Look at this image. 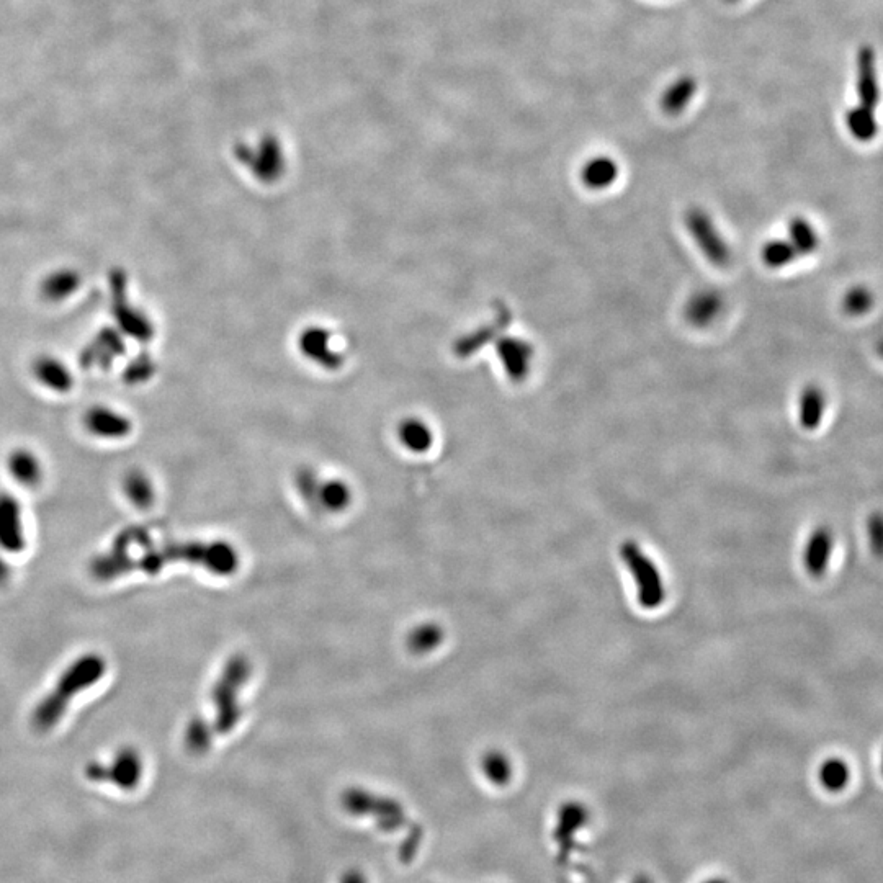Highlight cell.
<instances>
[{"label": "cell", "mask_w": 883, "mask_h": 883, "mask_svg": "<svg viewBox=\"0 0 883 883\" xmlns=\"http://www.w3.org/2000/svg\"><path fill=\"white\" fill-rule=\"evenodd\" d=\"M762 262L769 267V269H782V267H787V265L792 264L795 259L798 257V252L795 251V247L792 246L790 241H785V239H774V241H769V243L764 244L761 251Z\"/></svg>", "instance_id": "ffe728a7"}, {"label": "cell", "mask_w": 883, "mask_h": 883, "mask_svg": "<svg viewBox=\"0 0 883 883\" xmlns=\"http://www.w3.org/2000/svg\"><path fill=\"white\" fill-rule=\"evenodd\" d=\"M619 179V164L609 156H597L584 164L581 180L591 190H606Z\"/></svg>", "instance_id": "7c38bea8"}, {"label": "cell", "mask_w": 883, "mask_h": 883, "mask_svg": "<svg viewBox=\"0 0 883 883\" xmlns=\"http://www.w3.org/2000/svg\"><path fill=\"white\" fill-rule=\"evenodd\" d=\"M725 300L723 296L707 288V290H699L689 298L686 305V318L695 328H707L710 324L715 323L720 314L723 313Z\"/></svg>", "instance_id": "ba28073f"}, {"label": "cell", "mask_w": 883, "mask_h": 883, "mask_svg": "<svg viewBox=\"0 0 883 883\" xmlns=\"http://www.w3.org/2000/svg\"><path fill=\"white\" fill-rule=\"evenodd\" d=\"M834 543V532L828 525H820L810 532L803 547V568L810 578L825 576L833 558Z\"/></svg>", "instance_id": "277c9868"}, {"label": "cell", "mask_w": 883, "mask_h": 883, "mask_svg": "<svg viewBox=\"0 0 883 883\" xmlns=\"http://www.w3.org/2000/svg\"><path fill=\"white\" fill-rule=\"evenodd\" d=\"M403 440L404 444L411 447V449L422 452L431 444V434L422 424H419V426L417 424H408L403 429Z\"/></svg>", "instance_id": "484cf974"}, {"label": "cell", "mask_w": 883, "mask_h": 883, "mask_svg": "<svg viewBox=\"0 0 883 883\" xmlns=\"http://www.w3.org/2000/svg\"><path fill=\"white\" fill-rule=\"evenodd\" d=\"M444 632L437 625H422L411 635V646L414 651L427 653L442 643Z\"/></svg>", "instance_id": "603a6c76"}, {"label": "cell", "mask_w": 883, "mask_h": 883, "mask_svg": "<svg viewBox=\"0 0 883 883\" xmlns=\"http://www.w3.org/2000/svg\"><path fill=\"white\" fill-rule=\"evenodd\" d=\"M342 807L349 815L373 816L378 830L395 833L408 823L401 803L390 797H377L367 790L350 789L342 795Z\"/></svg>", "instance_id": "7a4b0ae2"}, {"label": "cell", "mask_w": 883, "mask_h": 883, "mask_svg": "<svg viewBox=\"0 0 883 883\" xmlns=\"http://www.w3.org/2000/svg\"><path fill=\"white\" fill-rule=\"evenodd\" d=\"M851 772L849 764L843 758H828L818 767V780L821 787L828 792H841L848 787Z\"/></svg>", "instance_id": "e0dca14e"}, {"label": "cell", "mask_w": 883, "mask_h": 883, "mask_svg": "<svg viewBox=\"0 0 883 883\" xmlns=\"http://www.w3.org/2000/svg\"><path fill=\"white\" fill-rule=\"evenodd\" d=\"M81 287V275L74 269H58L41 283V295L46 300L59 301L68 300Z\"/></svg>", "instance_id": "5bb4252c"}, {"label": "cell", "mask_w": 883, "mask_h": 883, "mask_svg": "<svg viewBox=\"0 0 883 883\" xmlns=\"http://www.w3.org/2000/svg\"><path fill=\"white\" fill-rule=\"evenodd\" d=\"M702 883H728L725 879H709Z\"/></svg>", "instance_id": "4dcf8cb0"}, {"label": "cell", "mask_w": 883, "mask_h": 883, "mask_svg": "<svg viewBox=\"0 0 883 883\" xmlns=\"http://www.w3.org/2000/svg\"><path fill=\"white\" fill-rule=\"evenodd\" d=\"M695 92H697V81L694 77H677L676 81L664 90L663 97H661V110L669 117L681 115L687 105L691 104Z\"/></svg>", "instance_id": "9a60e30c"}, {"label": "cell", "mask_w": 883, "mask_h": 883, "mask_svg": "<svg viewBox=\"0 0 883 883\" xmlns=\"http://www.w3.org/2000/svg\"><path fill=\"white\" fill-rule=\"evenodd\" d=\"M139 777H141V766H139L138 758H135V756H126V758L120 759L115 769H113V780L117 782L120 789H135L136 785H138Z\"/></svg>", "instance_id": "7402d4cb"}, {"label": "cell", "mask_w": 883, "mask_h": 883, "mask_svg": "<svg viewBox=\"0 0 883 883\" xmlns=\"http://www.w3.org/2000/svg\"><path fill=\"white\" fill-rule=\"evenodd\" d=\"M12 471L23 480H32L38 475V465L35 457L28 452H17L12 457Z\"/></svg>", "instance_id": "4316f807"}, {"label": "cell", "mask_w": 883, "mask_h": 883, "mask_svg": "<svg viewBox=\"0 0 883 883\" xmlns=\"http://www.w3.org/2000/svg\"><path fill=\"white\" fill-rule=\"evenodd\" d=\"M422 836H424V831H422L421 826H411L408 831V836H406V839H404L401 846H399V861L406 864V866H408L409 862L413 861L414 857H416L417 851L421 848Z\"/></svg>", "instance_id": "d4e9b609"}, {"label": "cell", "mask_w": 883, "mask_h": 883, "mask_svg": "<svg viewBox=\"0 0 883 883\" xmlns=\"http://www.w3.org/2000/svg\"><path fill=\"white\" fill-rule=\"evenodd\" d=\"M844 122H846L852 138L861 141V143H869L879 135V123L875 120L874 110L862 107V105L849 108Z\"/></svg>", "instance_id": "2e32d148"}, {"label": "cell", "mask_w": 883, "mask_h": 883, "mask_svg": "<svg viewBox=\"0 0 883 883\" xmlns=\"http://www.w3.org/2000/svg\"><path fill=\"white\" fill-rule=\"evenodd\" d=\"M86 426L90 432L104 439H118L130 431L128 417L107 406H95L86 414Z\"/></svg>", "instance_id": "30bf717a"}, {"label": "cell", "mask_w": 883, "mask_h": 883, "mask_svg": "<svg viewBox=\"0 0 883 883\" xmlns=\"http://www.w3.org/2000/svg\"><path fill=\"white\" fill-rule=\"evenodd\" d=\"M867 542L870 553L883 560V512H874L867 519Z\"/></svg>", "instance_id": "cb8c5ba5"}, {"label": "cell", "mask_w": 883, "mask_h": 883, "mask_svg": "<svg viewBox=\"0 0 883 883\" xmlns=\"http://www.w3.org/2000/svg\"><path fill=\"white\" fill-rule=\"evenodd\" d=\"M115 280L117 282L113 283V313L117 318L118 329L138 339H146L151 334L148 321L126 301L123 295L122 277H115Z\"/></svg>", "instance_id": "9c48e42d"}, {"label": "cell", "mask_w": 883, "mask_h": 883, "mask_svg": "<svg viewBox=\"0 0 883 883\" xmlns=\"http://www.w3.org/2000/svg\"><path fill=\"white\" fill-rule=\"evenodd\" d=\"M826 409L825 393L820 386L808 385L803 388L798 401V422L805 431H815L823 421Z\"/></svg>", "instance_id": "4fadbf2b"}, {"label": "cell", "mask_w": 883, "mask_h": 883, "mask_svg": "<svg viewBox=\"0 0 883 883\" xmlns=\"http://www.w3.org/2000/svg\"><path fill=\"white\" fill-rule=\"evenodd\" d=\"M339 883H368L367 875L360 869H349L342 874Z\"/></svg>", "instance_id": "f1b7e54d"}, {"label": "cell", "mask_w": 883, "mask_h": 883, "mask_svg": "<svg viewBox=\"0 0 883 883\" xmlns=\"http://www.w3.org/2000/svg\"><path fill=\"white\" fill-rule=\"evenodd\" d=\"M481 771L494 787H506L512 780V762L501 751H489L481 759Z\"/></svg>", "instance_id": "d6986e66"}, {"label": "cell", "mask_w": 883, "mask_h": 883, "mask_svg": "<svg viewBox=\"0 0 883 883\" xmlns=\"http://www.w3.org/2000/svg\"><path fill=\"white\" fill-rule=\"evenodd\" d=\"M874 306V295L866 287H852L843 298L844 313L849 316H864Z\"/></svg>", "instance_id": "44dd1931"}, {"label": "cell", "mask_w": 883, "mask_h": 883, "mask_svg": "<svg viewBox=\"0 0 883 883\" xmlns=\"http://www.w3.org/2000/svg\"><path fill=\"white\" fill-rule=\"evenodd\" d=\"M882 774H883V751H882Z\"/></svg>", "instance_id": "d6a6232c"}, {"label": "cell", "mask_w": 883, "mask_h": 883, "mask_svg": "<svg viewBox=\"0 0 883 883\" xmlns=\"http://www.w3.org/2000/svg\"><path fill=\"white\" fill-rule=\"evenodd\" d=\"M498 355L507 377L514 381L527 378L534 360V346L527 339L503 337L498 342Z\"/></svg>", "instance_id": "8992f818"}, {"label": "cell", "mask_w": 883, "mask_h": 883, "mask_svg": "<svg viewBox=\"0 0 883 883\" xmlns=\"http://www.w3.org/2000/svg\"><path fill=\"white\" fill-rule=\"evenodd\" d=\"M620 556L637 584L638 604L646 610H655L663 606L666 588L655 561L651 560L633 540L622 543Z\"/></svg>", "instance_id": "6da1fadb"}, {"label": "cell", "mask_w": 883, "mask_h": 883, "mask_svg": "<svg viewBox=\"0 0 883 883\" xmlns=\"http://www.w3.org/2000/svg\"><path fill=\"white\" fill-rule=\"evenodd\" d=\"M33 373L41 385L54 393H68L74 385V377L68 365L51 355L38 357L33 364Z\"/></svg>", "instance_id": "8fae6325"}, {"label": "cell", "mask_w": 883, "mask_h": 883, "mask_svg": "<svg viewBox=\"0 0 883 883\" xmlns=\"http://www.w3.org/2000/svg\"><path fill=\"white\" fill-rule=\"evenodd\" d=\"M790 243L795 247L798 256H808L818 249L820 238L810 221L803 216H795L789 223Z\"/></svg>", "instance_id": "ac0fdd59"}, {"label": "cell", "mask_w": 883, "mask_h": 883, "mask_svg": "<svg viewBox=\"0 0 883 883\" xmlns=\"http://www.w3.org/2000/svg\"><path fill=\"white\" fill-rule=\"evenodd\" d=\"M686 228L710 264L715 267H727L731 260L730 246L718 231L709 211L694 207L686 213Z\"/></svg>", "instance_id": "3957f363"}, {"label": "cell", "mask_w": 883, "mask_h": 883, "mask_svg": "<svg viewBox=\"0 0 883 883\" xmlns=\"http://www.w3.org/2000/svg\"><path fill=\"white\" fill-rule=\"evenodd\" d=\"M856 89L859 105L874 110L880 104V82L872 46L862 45L857 51Z\"/></svg>", "instance_id": "5b68a950"}, {"label": "cell", "mask_w": 883, "mask_h": 883, "mask_svg": "<svg viewBox=\"0 0 883 883\" xmlns=\"http://www.w3.org/2000/svg\"><path fill=\"white\" fill-rule=\"evenodd\" d=\"M323 501L331 509H342L349 503V491L341 483H331L324 489Z\"/></svg>", "instance_id": "83f0119b"}, {"label": "cell", "mask_w": 883, "mask_h": 883, "mask_svg": "<svg viewBox=\"0 0 883 883\" xmlns=\"http://www.w3.org/2000/svg\"><path fill=\"white\" fill-rule=\"evenodd\" d=\"M725 2H738V0H725Z\"/></svg>", "instance_id": "1f68e13d"}, {"label": "cell", "mask_w": 883, "mask_h": 883, "mask_svg": "<svg viewBox=\"0 0 883 883\" xmlns=\"http://www.w3.org/2000/svg\"><path fill=\"white\" fill-rule=\"evenodd\" d=\"M122 336L115 329H102L82 350V364L86 368H105L122 355Z\"/></svg>", "instance_id": "52a82bcc"}, {"label": "cell", "mask_w": 883, "mask_h": 883, "mask_svg": "<svg viewBox=\"0 0 883 883\" xmlns=\"http://www.w3.org/2000/svg\"><path fill=\"white\" fill-rule=\"evenodd\" d=\"M877 354H879L880 359H883V339H880L879 344H877Z\"/></svg>", "instance_id": "f546056e"}]
</instances>
